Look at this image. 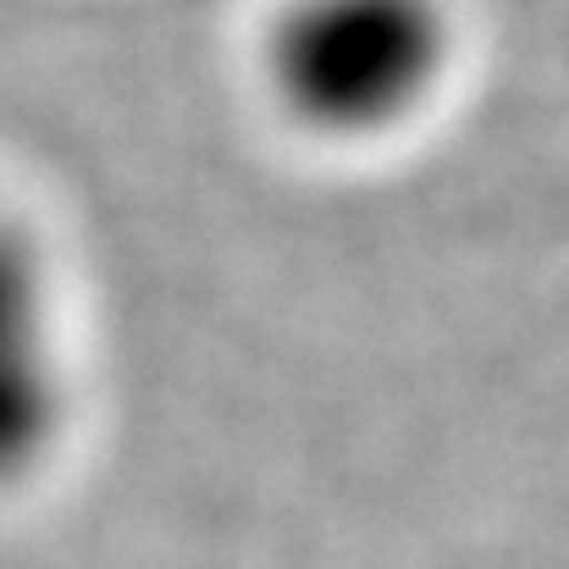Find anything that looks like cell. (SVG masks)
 Returning <instances> with one entry per match:
<instances>
[{
    "mask_svg": "<svg viewBox=\"0 0 569 569\" xmlns=\"http://www.w3.org/2000/svg\"><path fill=\"white\" fill-rule=\"evenodd\" d=\"M67 387L50 327V282L39 249L0 227V487L22 481L61 437Z\"/></svg>",
    "mask_w": 569,
    "mask_h": 569,
    "instance_id": "7a4b0ae2",
    "label": "cell"
},
{
    "mask_svg": "<svg viewBox=\"0 0 569 569\" xmlns=\"http://www.w3.org/2000/svg\"><path fill=\"white\" fill-rule=\"evenodd\" d=\"M0 227H6V216H0Z\"/></svg>",
    "mask_w": 569,
    "mask_h": 569,
    "instance_id": "3957f363",
    "label": "cell"
},
{
    "mask_svg": "<svg viewBox=\"0 0 569 569\" xmlns=\"http://www.w3.org/2000/svg\"><path fill=\"white\" fill-rule=\"evenodd\" d=\"M459 22L448 0H282L260 67L282 117L316 139H381L448 83Z\"/></svg>",
    "mask_w": 569,
    "mask_h": 569,
    "instance_id": "6da1fadb",
    "label": "cell"
}]
</instances>
